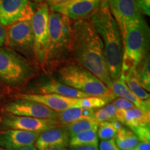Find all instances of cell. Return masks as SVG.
Returning <instances> with one entry per match:
<instances>
[{
    "instance_id": "1",
    "label": "cell",
    "mask_w": 150,
    "mask_h": 150,
    "mask_svg": "<svg viewBox=\"0 0 150 150\" xmlns=\"http://www.w3.org/2000/svg\"><path fill=\"white\" fill-rule=\"evenodd\" d=\"M71 54L78 63L110 88L112 81L106 63L104 45L88 18L80 19L73 23Z\"/></svg>"
},
{
    "instance_id": "2",
    "label": "cell",
    "mask_w": 150,
    "mask_h": 150,
    "mask_svg": "<svg viewBox=\"0 0 150 150\" xmlns=\"http://www.w3.org/2000/svg\"><path fill=\"white\" fill-rule=\"evenodd\" d=\"M104 45L105 57L112 81L120 76L123 46L120 30L112 16L107 0H101L99 6L88 17Z\"/></svg>"
},
{
    "instance_id": "3",
    "label": "cell",
    "mask_w": 150,
    "mask_h": 150,
    "mask_svg": "<svg viewBox=\"0 0 150 150\" xmlns=\"http://www.w3.org/2000/svg\"><path fill=\"white\" fill-rule=\"evenodd\" d=\"M123 46V56L120 76L134 70L138 63L148 54L149 28L142 18L120 30Z\"/></svg>"
},
{
    "instance_id": "4",
    "label": "cell",
    "mask_w": 150,
    "mask_h": 150,
    "mask_svg": "<svg viewBox=\"0 0 150 150\" xmlns=\"http://www.w3.org/2000/svg\"><path fill=\"white\" fill-rule=\"evenodd\" d=\"M72 21L61 13L50 11L48 46L45 67H54L71 54Z\"/></svg>"
},
{
    "instance_id": "5",
    "label": "cell",
    "mask_w": 150,
    "mask_h": 150,
    "mask_svg": "<svg viewBox=\"0 0 150 150\" xmlns=\"http://www.w3.org/2000/svg\"><path fill=\"white\" fill-rule=\"evenodd\" d=\"M58 79L89 96L115 97L101 80L77 62H68L60 67Z\"/></svg>"
},
{
    "instance_id": "6",
    "label": "cell",
    "mask_w": 150,
    "mask_h": 150,
    "mask_svg": "<svg viewBox=\"0 0 150 150\" xmlns=\"http://www.w3.org/2000/svg\"><path fill=\"white\" fill-rule=\"evenodd\" d=\"M36 72L33 62L7 47L0 48V82L20 86L29 81Z\"/></svg>"
},
{
    "instance_id": "7",
    "label": "cell",
    "mask_w": 150,
    "mask_h": 150,
    "mask_svg": "<svg viewBox=\"0 0 150 150\" xmlns=\"http://www.w3.org/2000/svg\"><path fill=\"white\" fill-rule=\"evenodd\" d=\"M6 30V46L31 61L36 62L34 52V37L31 20L13 24L8 26Z\"/></svg>"
},
{
    "instance_id": "8",
    "label": "cell",
    "mask_w": 150,
    "mask_h": 150,
    "mask_svg": "<svg viewBox=\"0 0 150 150\" xmlns=\"http://www.w3.org/2000/svg\"><path fill=\"white\" fill-rule=\"evenodd\" d=\"M50 8L46 3L39 6L31 19L34 37L35 61L41 66L45 67L48 46V22Z\"/></svg>"
},
{
    "instance_id": "9",
    "label": "cell",
    "mask_w": 150,
    "mask_h": 150,
    "mask_svg": "<svg viewBox=\"0 0 150 150\" xmlns=\"http://www.w3.org/2000/svg\"><path fill=\"white\" fill-rule=\"evenodd\" d=\"M38 6L30 0H0V24L8 27L31 20Z\"/></svg>"
},
{
    "instance_id": "10",
    "label": "cell",
    "mask_w": 150,
    "mask_h": 150,
    "mask_svg": "<svg viewBox=\"0 0 150 150\" xmlns=\"http://www.w3.org/2000/svg\"><path fill=\"white\" fill-rule=\"evenodd\" d=\"M57 120L40 119L27 116H20L6 113L0 117V126L4 129H18L40 133L50 129L62 126Z\"/></svg>"
},
{
    "instance_id": "11",
    "label": "cell",
    "mask_w": 150,
    "mask_h": 150,
    "mask_svg": "<svg viewBox=\"0 0 150 150\" xmlns=\"http://www.w3.org/2000/svg\"><path fill=\"white\" fill-rule=\"evenodd\" d=\"M4 111L6 113L12 115L27 116L40 119L57 120L58 112L54 111L40 103L17 99L16 100L7 103L4 106Z\"/></svg>"
},
{
    "instance_id": "12",
    "label": "cell",
    "mask_w": 150,
    "mask_h": 150,
    "mask_svg": "<svg viewBox=\"0 0 150 150\" xmlns=\"http://www.w3.org/2000/svg\"><path fill=\"white\" fill-rule=\"evenodd\" d=\"M112 16L120 30L143 18L136 0H107Z\"/></svg>"
},
{
    "instance_id": "13",
    "label": "cell",
    "mask_w": 150,
    "mask_h": 150,
    "mask_svg": "<svg viewBox=\"0 0 150 150\" xmlns=\"http://www.w3.org/2000/svg\"><path fill=\"white\" fill-rule=\"evenodd\" d=\"M101 0H68L50 7V11L61 13L70 20L87 18L99 6Z\"/></svg>"
},
{
    "instance_id": "14",
    "label": "cell",
    "mask_w": 150,
    "mask_h": 150,
    "mask_svg": "<svg viewBox=\"0 0 150 150\" xmlns=\"http://www.w3.org/2000/svg\"><path fill=\"white\" fill-rule=\"evenodd\" d=\"M17 99H27L42 104L54 111L60 112L67 108L79 107L81 98H71L54 94H30L23 93L18 95Z\"/></svg>"
},
{
    "instance_id": "15",
    "label": "cell",
    "mask_w": 150,
    "mask_h": 150,
    "mask_svg": "<svg viewBox=\"0 0 150 150\" xmlns=\"http://www.w3.org/2000/svg\"><path fill=\"white\" fill-rule=\"evenodd\" d=\"M39 133L4 129L0 131V148L7 150H20L27 146L33 145Z\"/></svg>"
},
{
    "instance_id": "16",
    "label": "cell",
    "mask_w": 150,
    "mask_h": 150,
    "mask_svg": "<svg viewBox=\"0 0 150 150\" xmlns=\"http://www.w3.org/2000/svg\"><path fill=\"white\" fill-rule=\"evenodd\" d=\"M70 135L65 125L50 129L40 133L34 145L38 150L51 147H69Z\"/></svg>"
},
{
    "instance_id": "17",
    "label": "cell",
    "mask_w": 150,
    "mask_h": 150,
    "mask_svg": "<svg viewBox=\"0 0 150 150\" xmlns=\"http://www.w3.org/2000/svg\"><path fill=\"white\" fill-rule=\"evenodd\" d=\"M30 94H54L71 98H84L90 97L87 94L65 85L59 81L54 79L41 81L33 88Z\"/></svg>"
},
{
    "instance_id": "18",
    "label": "cell",
    "mask_w": 150,
    "mask_h": 150,
    "mask_svg": "<svg viewBox=\"0 0 150 150\" xmlns=\"http://www.w3.org/2000/svg\"><path fill=\"white\" fill-rule=\"evenodd\" d=\"M110 91L115 95V97H120L127 99L132 102L135 106L140 109L145 110L146 112H150V100H141L138 98L131 92L125 81L119 77L117 80L112 81L110 87Z\"/></svg>"
},
{
    "instance_id": "19",
    "label": "cell",
    "mask_w": 150,
    "mask_h": 150,
    "mask_svg": "<svg viewBox=\"0 0 150 150\" xmlns=\"http://www.w3.org/2000/svg\"><path fill=\"white\" fill-rule=\"evenodd\" d=\"M117 119L122 125H126L129 128H133L149 124L150 112H146L137 107L124 110H117Z\"/></svg>"
},
{
    "instance_id": "20",
    "label": "cell",
    "mask_w": 150,
    "mask_h": 150,
    "mask_svg": "<svg viewBox=\"0 0 150 150\" xmlns=\"http://www.w3.org/2000/svg\"><path fill=\"white\" fill-rule=\"evenodd\" d=\"M95 110L96 109H87L79 107L67 108L63 111L58 112L57 120H59L62 125H65L79 120H93V114Z\"/></svg>"
},
{
    "instance_id": "21",
    "label": "cell",
    "mask_w": 150,
    "mask_h": 150,
    "mask_svg": "<svg viewBox=\"0 0 150 150\" xmlns=\"http://www.w3.org/2000/svg\"><path fill=\"white\" fill-rule=\"evenodd\" d=\"M97 129L98 127L70 136L69 147L70 148L80 146L98 147L99 138L97 136Z\"/></svg>"
},
{
    "instance_id": "22",
    "label": "cell",
    "mask_w": 150,
    "mask_h": 150,
    "mask_svg": "<svg viewBox=\"0 0 150 150\" xmlns=\"http://www.w3.org/2000/svg\"><path fill=\"white\" fill-rule=\"evenodd\" d=\"M115 143L122 150H131L139 142L136 134L129 127H122L117 131Z\"/></svg>"
},
{
    "instance_id": "23",
    "label": "cell",
    "mask_w": 150,
    "mask_h": 150,
    "mask_svg": "<svg viewBox=\"0 0 150 150\" xmlns=\"http://www.w3.org/2000/svg\"><path fill=\"white\" fill-rule=\"evenodd\" d=\"M150 59L149 54L148 53L144 59L138 63L134 73L135 76L138 81L140 86L146 91H150Z\"/></svg>"
},
{
    "instance_id": "24",
    "label": "cell",
    "mask_w": 150,
    "mask_h": 150,
    "mask_svg": "<svg viewBox=\"0 0 150 150\" xmlns=\"http://www.w3.org/2000/svg\"><path fill=\"white\" fill-rule=\"evenodd\" d=\"M122 127V124L118 120L99 123L97 129V136L101 140L115 139L117 131Z\"/></svg>"
},
{
    "instance_id": "25",
    "label": "cell",
    "mask_w": 150,
    "mask_h": 150,
    "mask_svg": "<svg viewBox=\"0 0 150 150\" xmlns=\"http://www.w3.org/2000/svg\"><path fill=\"white\" fill-rule=\"evenodd\" d=\"M134 70L131 71V72H129V74H127L126 76H123V77H121V76H120V77L125 81L129 90L138 98L141 99V100L149 99V93L140 86L138 81L137 80L136 76H135Z\"/></svg>"
},
{
    "instance_id": "26",
    "label": "cell",
    "mask_w": 150,
    "mask_h": 150,
    "mask_svg": "<svg viewBox=\"0 0 150 150\" xmlns=\"http://www.w3.org/2000/svg\"><path fill=\"white\" fill-rule=\"evenodd\" d=\"M99 126V123L93 119H84L72 122L65 125L67 131L70 136L76 134L82 131L89 130Z\"/></svg>"
},
{
    "instance_id": "27",
    "label": "cell",
    "mask_w": 150,
    "mask_h": 150,
    "mask_svg": "<svg viewBox=\"0 0 150 150\" xmlns=\"http://www.w3.org/2000/svg\"><path fill=\"white\" fill-rule=\"evenodd\" d=\"M113 97H95L90 96L80 99L81 108H87V109H97L102 108Z\"/></svg>"
},
{
    "instance_id": "28",
    "label": "cell",
    "mask_w": 150,
    "mask_h": 150,
    "mask_svg": "<svg viewBox=\"0 0 150 150\" xmlns=\"http://www.w3.org/2000/svg\"><path fill=\"white\" fill-rule=\"evenodd\" d=\"M136 134L139 142H150V125L149 124L130 128Z\"/></svg>"
},
{
    "instance_id": "29",
    "label": "cell",
    "mask_w": 150,
    "mask_h": 150,
    "mask_svg": "<svg viewBox=\"0 0 150 150\" xmlns=\"http://www.w3.org/2000/svg\"><path fill=\"white\" fill-rule=\"evenodd\" d=\"M93 120L99 124L104 122L115 121L111 117H110V115L108 114L107 110L105 109L104 106L95 110V111L93 114Z\"/></svg>"
},
{
    "instance_id": "30",
    "label": "cell",
    "mask_w": 150,
    "mask_h": 150,
    "mask_svg": "<svg viewBox=\"0 0 150 150\" xmlns=\"http://www.w3.org/2000/svg\"><path fill=\"white\" fill-rule=\"evenodd\" d=\"M112 104L114 105L117 110H124L130 109V108L136 107L135 105L132 102H129L127 99L124 98L117 97L112 102Z\"/></svg>"
},
{
    "instance_id": "31",
    "label": "cell",
    "mask_w": 150,
    "mask_h": 150,
    "mask_svg": "<svg viewBox=\"0 0 150 150\" xmlns=\"http://www.w3.org/2000/svg\"><path fill=\"white\" fill-rule=\"evenodd\" d=\"M98 146L99 150H122L115 143V139L101 140Z\"/></svg>"
},
{
    "instance_id": "32",
    "label": "cell",
    "mask_w": 150,
    "mask_h": 150,
    "mask_svg": "<svg viewBox=\"0 0 150 150\" xmlns=\"http://www.w3.org/2000/svg\"><path fill=\"white\" fill-rule=\"evenodd\" d=\"M137 4L142 15L150 16V0H136Z\"/></svg>"
},
{
    "instance_id": "33",
    "label": "cell",
    "mask_w": 150,
    "mask_h": 150,
    "mask_svg": "<svg viewBox=\"0 0 150 150\" xmlns=\"http://www.w3.org/2000/svg\"><path fill=\"white\" fill-rule=\"evenodd\" d=\"M6 45V27L0 24V48Z\"/></svg>"
},
{
    "instance_id": "34",
    "label": "cell",
    "mask_w": 150,
    "mask_h": 150,
    "mask_svg": "<svg viewBox=\"0 0 150 150\" xmlns=\"http://www.w3.org/2000/svg\"><path fill=\"white\" fill-rule=\"evenodd\" d=\"M131 150H150V142H139Z\"/></svg>"
},
{
    "instance_id": "35",
    "label": "cell",
    "mask_w": 150,
    "mask_h": 150,
    "mask_svg": "<svg viewBox=\"0 0 150 150\" xmlns=\"http://www.w3.org/2000/svg\"><path fill=\"white\" fill-rule=\"evenodd\" d=\"M70 150H99V148L95 146H80V147L70 148Z\"/></svg>"
},
{
    "instance_id": "36",
    "label": "cell",
    "mask_w": 150,
    "mask_h": 150,
    "mask_svg": "<svg viewBox=\"0 0 150 150\" xmlns=\"http://www.w3.org/2000/svg\"><path fill=\"white\" fill-rule=\"evenodd\" d=\"M66 1H68V0H46L45 3L48 5V6L50 7L53 5L65 2Z\"/></svg>"
},
{
    "instance_id": "37",
    "label": "cell",
    "mask_w": 150,
    "mask_h": 150,
    "mask_svg": "<svg viewBox=\"0 0 150 150\" xmlns=\"http://www.w3.org/2000/svg\"><path fill=\"white\" fill-rule=\"evenodd\" d=\"M20 150H38V149H36V147H35V145H30V146H27V147H23Z\"/></svg>"
},
{
    "instance_id": "38",
    "label": "cell",
    "mask_w": 150,
    "mask_h": 150,
    "mask_svg": "<svg viewBox=\"0 0 150 150\" xmlns=\"http://www.w3.org/2000/svg\"><path fill=\"white\" fill-rule=\"evenodd\" d=\"M44 150H69L67 147H51Z\"/></svg>"
},
{
    "instance_id": "39",
    "label": "cell",
    "mask_w": 150,
    "mask_h": 150,
    "mask_svg": "<svg viewBox=\"0 0 150 150\" xmlns=\"http://www.w3.org/2000/svg\"><path fill=\"white\" fill-rule=\"evenodd\" d=\"M33 3L35 4H43V3H45L46 0H30Z\"/></svg>"
},
{
    "instance_id": "40",
    "label": "cell",
    "mask_w": 150,
    "mask_h": 150,
    "mask_svg": "<svg viewBox=\"0 0 150 150\" xmlns=\"http://www.w3.org/2000/svg\"><path fill=\"white\" fill-rule=\"evenodd\" d=\"M1 97H2V96H1V93H0V101H1Z\"/></svg>"
},
{
    "instance_id": "41",
    "label": "cell",
    "mask_w": 150,
    "mask_h": 150,
    "mask_svg": "<svg viewBox=\"0 0 150 150\" xmlns=\"http://www.w3.org/2000/svg\"><path fill=\"white\" fill-rule=\"evenodd\" d=\"M0 150H7V149H1V148H0Z\"/></svg>"
}]
</instances>
